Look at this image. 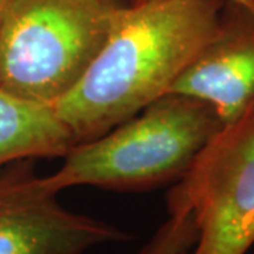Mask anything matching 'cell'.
I'll return each instance as SVG.
<instances>
[{
    "label": "cell",
    "instance_id": "7",
    "mask_svg": "<svg viewBox=\"0 0 254 254\" xmlns=\"http://www.w3.org/2000/svg\"><path fill=\"white\" fill-rule=\"evenodd\" d=\"M76 140L51 106L0 88V171L24 160L64 157Z\"/></svg>",
    "mask_w": 254,
    "mask_h": 254
},
{
    "label": "cell",
    "instance_id": "1",
    "mask_svg": "<svg viewBox=\"0 0 254 254\" xmlns=\"http://www.w3.org/2000/svg\"><path fill=\"white\" fill-rule=\"evenodd\" d=\"M225 0H141L113 14L105 46L53 109L76 143L93 140L167 95L216 36Z\"/></svg>",
    "mask_w": 254,
    "mask_h": 254
},
{
    "label": "cell",
    "instance_id": "10",
    "mask_svg": "<svg viewBox=\"0 0 254 254\" xmlns=\"http://www.w3.org/2000/svg\"><path fill=\"white\" fill-rule=\"evenodd\" d=\"M136 1H141V0H134L133 3H136ZM230 1H236V3L250 7V9H254V0H230Z\"/></svg>",
    "mask_w": 254,
    "mask_h": 254
},
{
    "label": "cell",
    "instance_id": "11",
    "mask_svg": "<svg viewBox=\"0 0 254 254\" xmlns=\"http://www.w3.org/2000/svg\"><path fill=\"white\" fill-rule=\"evenodd\" d=\"M9 1H10V0H0V21H1L3 13H4V10H6V7H7Z\"/></svg>",
    "mask_w": 254,
    "mask_h": 254
},
{
    "label": "cell",
    "instance_id": "5",
    "mask_svg": "<svg viewBox=\"0 0 254 254\" xmlns=\"http://www.w3.org/2000/svg\"><path fill=\"white\" fill-rule=\"evenodd\" d=\"M31 161L0 171V254H85L131 239L112 223L63 206Z\"/></svg>",
    "mask_w": 254,
    "mask_h": 254
},
{
    "label": "cell",
    "instance_id": "6",
    "mask_svg": "<svg viewBox=\"0 0 254 254\" xmlns=\"http://www.w3.org/2000/svg\"><path fill=\"white\" fill-rule=\"evenodd\" d=\"M168 93L212 105L229 125L254 103V9L225 0L220 26Z\"/></svg>",
    "mask_w": 254,
    "mask_h": 254
},
{
    "label": "cell",
    "instance_id": "9",
    "mask_svg": "<svg viewBox=\"0 0 254 254\" xmlns=\"http://www.w3.org/2000/svg\"><path fill=\"white\" fill-rule=\"evenodd\" d=\"M109 3H112L113 6H116V7H125V6H128V4H131L134 0H108Z\"/></svg>",
    "mask_w": 254,
    "mask_h": 254
},
{
    "label": "cell",
    "instance_id": "4",
    "mask_svg": "<svg viewBox=\"0 0 254 254\" xmlns=\"http://www.w3.org/2000/svg\"><path fill=\"white\" fill-rule=\"evenodd\" d=\"M165 203L192 213L196 242L184 254H247L254 245V103L215 134Z\"/></svg>",
    "mask_w": 254,
    "mask_h": 254
},
{
    "label": "cell",
    "instance_id": "8",
    "mask_svg": "<svg viewBox=\"0 0 254 254\" xmlns=\"http://www.w3.org/2000/svg\"><path fill=\"white\" fill-rule=\"evenodd\" d=\"M168 218L137 254H184L196 242V226L190 209H167Z\"/></svg>",
    "mask_w": 254,
    "mask_h": 254
},
{
    "label": "cell",
    "instance_id": "2",
    "mask_svg": "<svg viewBox=\"0 0 254 254\" xmlns=\"http://www.w3.org/2000/svg\"><path fill=\"white\" fill-rule=\"evenodd\" d=\"M223 126L212 105L167 93L108 133L76 143L46 180L58 193L72 187L141 192L175 184Z\"/></svg>",
    "mask_w": 254,
    "mask_h": 254
},
{
    "label": "cell",
    "instance_id": "3",
    "mask_svg": "<svg viewBox=\"0 0 254 254\" xmlns=\"http://www.w3.org/2000/svg\"><path fill=\"white\" fill-rule=\"evenodd\" d=\"M116 9L108 0H10L0 21V88L53 108L98 57Z\"/></svg>",
    "mask_w": 254,
    "mask_h": 254
}]
</instances>
